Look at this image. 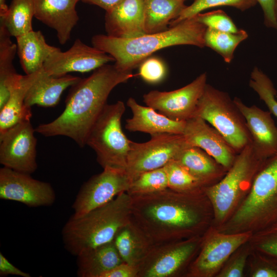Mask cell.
Listing matches in <instances>:
<instances>
[{"instance_id":"cell-44","label":"cell","mask_w":277,"mask_h":277,"mask_svg":"<svg viewBox=\"0 0 277 277\" xmlns=\"http://www.w3.org/2000/svg\"><path fill=\"white\" fill-rule=\"evenodd\" d=\"M253 277H277V270L265 267L258 269L253 274Z\"/></svg>"},{"instance_id":"cell-29","label":"cell","mask_w":277,"mask_h":277,"mask_svg":"<svg viewBox=\"0 0 277 277\" xmlns=\"http://www.w3.org/2000/svg\"><path fill=\"white\" fill-rule=\"evenodd\" d=\"M174 160L186 168L203 185L219 175L221 167L224 168L211 155L197 147L184 148Z\"/></svg>"},{"instance_id":"cell-39","label":"cell","mask_w":277,"mask_h":277,"mask_svg":"<svg viewBox=\"0 0 277 277\" xmlns=\"http://www.w3.org/2000/svg\"><path fill=\"white\" fill-rule=\"evenodd\" d=\"M267 235L260 245L265 253L277 259V222L271 225Z\"/></svg>"},{"instance_id":"cell-13","label":"cell","mask_w":277,"mask_h":277,"mask_svg":"<svg viewBox=\"0 0 277 277\" xmlns=\"http://www.w3.org/2000/svg\"><path fill=\"white\" fill-rule=\"evenodd\" d=\"M197 248V241L194 239L154 244L137 266V277L175 276Z\"/></svg>"},{"instance_id":"cell-30","label":"cell","mask_w":277,"mask_h":277,"mask_svg":"<svg viewBox=\"0 0 277 277\" xmlns=\"http://www.w3.org/2000/svg\"><path fill=\"white\" fill-rule=\"evenodd\" d=\"M34 17L33 0H12L7 13L0 17L11 36L16 37L32 30Z\"/></svg>"},{"instance_id":"cell-46","label":"cell","mask_w":277,"mask_h":277,"mask_svg":"<svg viewBox=\"0 0 277 277\" xmlns=\"http://www.w3.org/2000/svg\"><path fill=\"white\" fill-rule=\"evenodd\" d=\"M275 13L277 18V0L275 1Z\"/></svg>"},{"instance_id":"cell-18","label":"cell","mask_w":277,"mask_h":277,"mask_svg":"<svg viewBox=\"0 0 277 277\" xmlns=\"http://www.w3.org/2000/svg\"><path fill=\"white\" fill-rule=\"evenodd\" d=\"M144 0H122L106 11L105 29L109 36L131 38L146 34Z\"/></svg>"},{"instance_id":"cell-12","label":"cell","mask_w":277,"mask_h":277,"mask_svg":"<svg viewBox=\"0 0 277 277\" xmlns=\"http://www.w3.org/2000/svg\"><path fill=\"white\" fill-rule=\"evenodd\" d=\"M30 120L0 133V163L4 167L31 174L37 169L36 139Z\"/></svg>"},{"instance_id":"cell-26","label":"cell","mask_w":277,"mask_h":277,"mask_svg":"<svg viewBox=\"0 0 277 277\" xmlns=\"http://www.w3.org/2000/svg\"><path fill=\"white\" fill-rule=\"evenodd\" d=\"M113 241L123 262L137 266L153 245L131 220L118 231Z\"/></svg>"},{"instance_id":"cell-2","label":"cell","mask_w":277,"mask_h":277,"mask_svg":"<svg viewBox=\"0 0 277 277\" xmlns=\"http://www.w3.org/2000/svg\"><path fill=\"white\" fill-rule=\"evenodd\" d=\"M197 191L169 188L131 196L130 220L154 244L178 241L194 233L202 223Z\"/></svg>"},{"instance_id":"cell-22","label":"cell","mask_w":277,"mask_h":277,"mask_svg":"<svg viewBox=\"0 0 277 277\" xmlns=\"http://www.w3.org/2000/svg\"><path fill=\"white\" fill-rule=\"evenodd\" d=\"M81 78L70 74L55 76L47 74L43 68L37 79L28 90L25 106L50 107L56 105L62 94L67 88L78 83Z\"/></svg>"},{"instance_id":"cell-23","label":"cell","mask_w":277,"mask_h":277,"mask_svg":"<svg viewBox=\"0 0 277 277\" xmlns=\"http://www.w3.org/2000/svg\"><path fill=\"white\" fill-rule=\"evenodd\" d=\"M16 39L17 54L26 74L41 70L49 57L60 49L47 44L39 30H32Z\"/></svg>"},{"instance_id":"cell-28","label":"cell","mask_w":277,"mask_h":277,"mask_svg":"<svg viewBox=\"0 0 277 277\" xmlns=\"http://www.w3.org/2000/svg\"><path fill=\"white\" fill-rule=\"evenodd\" d=\"M11 36L5 26L0 23V109L6 103L22 75L16 72L13 64L17 47Z\"/></svg>"},{"instance_id":"cell-4","label":"cell","mask_w":277,"mask_h":277,"mask_svg":"<svg viewBox=\"0 0 277 277\" xmlns=\"http://www.w3.org/2000/svg\"><path fill=\"white\" fill-rule=\"evenodd\" d=\"M132 202V196L124 192L82 216L72 215L62 231L65 248L77 256L113 241L118 231L130 221Z\"/></svg>"},{"instance_id":"cell-15","label":"cell","mask_w":277,"mask_h":277,"mask_svg":"<svg viewBox=\"0 0 277 277\" xmlns=\"http://www.w3.org/2000/svg\"><path fill=\"white\" fill-rule=\"evenodd\" d=\"M114 61L110 55L77 38L68 50L54 52L44 64L43 70L48 75L60 76L70 72L95 70Z\"/></svg>"},{"instance_id":"cell-16","label":"cell","mask_w":277,"mask_h":277,"mask_svg":"<svg viewBox=\"0 0 277 277\" xmlns=\"http://www.w3.org/2000/svg\"><path fill=\"white\" fill-rule=\"evenodd\" d=\"M190 146L199 147L214 158L225 169L232 165L237 153L214 127L199 116L186 121L182 134Z\"/></svg>"},{"instance_id":"cell-7","label":"cell","mask_w":277,"mask_h":277,"mask_svg":"<svg viewBox=\"0 0 277 277\" xmlns=\"http://www.w3.org/2000/svg\"><path fill=\"white\" fill-rule=\"evenodd\" d=\"M265 160L258 154L251 143L237 154L225 176L206 189L218 220L227 215L242 191L251 186Z\"/></svg>"},{"instance_id":"cell-42","label":"cell","mask_w":277,"mask_h":277,"mask_svg":"<svg viewBox=\"0 0 277 277\" xmlns=\"http://www.w3.org/2000/svg\"><path fill=\"white\" fill-rule=\"evenodd\" d=\"M245 256H241L234 261V262L224 271L220 276L224 277L242 276L245 264Z\"/></svg>"},{"instance_id":"cell-14","label":"cell","mask_w":277,"mask_h":277,"mask_svg":"<svg viewBox=\"0 0 277 277\" xmlns=\"http://www.w3.org/2000/svg\"><path fill=\"white\" fill-rule=\"evenodd\" d=\"M0 199L37 207L51 206L56 195L50 183L34 179L30 174L3 167L0 169Z\"/></svg>"},{"instance_id":"cell-33","label":"cell","mask_w":277,"mask_h":277,"mask_svg":"<svg viewBox=\"0 0 277 277\" xmlns=\"http://www.w3.org/2000/svg\"><path fill=\"white\" fill-rule=\"evenodd\" d=\"M168 188L164 167L141 174L131 183L126 191L131 196L151 193Z\"/></svg>"},{"instance_id":"cell-11","label":"cell","mask_w":277,"mask_h":277,"mask_svg":"<svg viewBox=\"0 0 277 277\" xmlns=\"http://www.w3.org/2000/svg\"><path fill=\"white\" fill-rule=\"evenodd\" d=\"M204 72L188 85L170 91L152 90L143 95L146 105L174 121H184L194 116L198 102L207 85Z\"/></svg>"},{"instance_id":"cell-48","label":"cell","mask_w":277,"mask_h":277,"mask_svg":"<svg viewBox=\"0 0 277 277\" xmlns=\"http://www.w3.org/2000/svg\"><path fill=\"white\" fill-rule=\"evenodd\" d=\"M276 98H277V95H276Z\"/></svg>"},{"instance_id":"cell-5","label":"cell","mask_w":277,"mask_h":277,"mask_svg":"<svg viewBox=\"0 0 277 277\" xmlns=\"http://www.w3.org/2000/svg\"><path fill=\"white\" fill-rule=\"evenodd\" d=\"M125 111L122 101L107 104L87 136L86 144L94 151L103 168L125 170L131 140L122 128L121 119Z\"/></svg>"},{"instance_id":"cell-1","label":"cell","mask_w":277,"mask_h":277,"mask_svg":"<svg viewBox=\"0 0 277 277\" xmlns=\"http://www.w3.org/2000/svg\"><path fill=\"white\" fill-rule=\"evenodd\" d=\"M133 76L132 72L105 64L71 87L61 114L54 121L38 126L35 131L45 136H66L81 147L105 105L111 91Z\"/></svg>"},{"instance_id":"cell-43","label":"cell","mask_w":277,"mask_h":277,"mask_svg":"<svg viewBox=\"0 0 277 277\" xmlns=\"http://www.w3.org/2000/svg\"><path fill=\"white\" fill-rule=\"evenodd\" d=\"M122 0H82L85 3L97 6L107 11L118 4Z\"/></svg>"},{"instance_id":"cell-6","label":"cell","mask_w":277,"mask_h":277,"mask_svg":"<svg viewBox=\"0 0 277 277\" xmlns=\"http://www.w3.org/2000/svg\"><path fill=\"white\" fill-rule=\"evenodd\" d=\"M195 116L216 129L237 153L251 143L244 116L226 92L207 84L197 104Z\"/></svg>"},{"instance_id":"cell-45","label":"cell","mask_w":277,"mask_h":277,"mask_svg":"<svg viewBox=\"0 0 277 277\" xmlns=\"http://www.w3.org/2000/svg\"><path fill=\"white\" fill-rule=\"evenodd\" d=\"M8 7L6 0H0V17L4 16L7 13Z\"/></svg>"},{"instance_id":"cell-19","label":"cell","mask_w":277,"mask_h":277,"mask_svg":"<svg viewBox=\"0 0 277 277\" xmlns=\"http://www.w3.org/2000/svg\"><path fill=\"white\" fill-rule=\"evenodd\" d=\"M34 17L56 32L60 44L70 39L79 17L76 10L82 0H33Z\"/></svg>"},{"instance_id":"cell-47","label":"cell","mask_w":277,"mask_h":277,"mask_svg":"<svg viewBox=\"0 0 277 277\" xmlns=\"http://www.w3.org/2000/svg\"><path fill=\"white\" fill-rule=\"evenodd\" d=\"M184 1H187V0H184Z\"/></svg>"},{"instance_id":"cell-34","label":"cell","mask_w":277,"mask_h":277,"mask_svg":"<svg viewBox=\"0 0 277 277\" xmlns=\"http://www.w3.org/2000/svg\"><path fill=\"white\" fill-rule=\"evenodd\" d=\"M249 86L266 104L271 114L277 118V91L271 79L260 69L254 67L250 74Z\"/></svg>"},{"instance_id":"cell-21","label":"cell","mask_w":277,"mask_h":277,"mask_svg":"<svg viewBox=\"0 0 277 277\" xmlns=\"http://www.w3.org/2000/svg\"><path fill=\"white\" fill-rule=\"evenodd\" d=\"M127 104L132 113V117L126 120L125 128L127 130L150 135L183 133L186 122L170 119L149 106H142L133 97L128 98Z\"/></svg>"},{"instance_id":"cell-31","label":"cell","mask_w":277,"mask_h":277,"mask_svg":"<svg viewBox=\"0 0 277 277\" xmlns=\"http://www.w3.org/2000/svg\"><path fill=\"white\" fill-rule=\"evenodd\" d=\"M248 37L247 32L243 29L230 32L207 28L204 34V44L205 47L220 54L225 63L230 64L234 57L236 48Z\"/></svg>"},{"instance_id":"cell-38","label":"cell","mask_w":277,"mask_h":277,"mask_svg":"<svg viewBox=\"0 0 277 277\" xmlns=\"http://www.w3.org/2000/svg\"><path fill=\"white\" fill-rule=\"evenodd\" d=\"M256 1L263 11L265 25L268 28L277 30V18L275 13L276 0Z\"/></svg>"},{"instance_id":"cell-24","label":"cell","mask_w":277,"mask_h":277,"mask_svg":"<svg viewBox=\"0 0 277 277\" xmlns=\"http://www.w3.org/2000/svg\"><path fill=\"white\" fill-rule=\"evenodd\" d=\"M42 70L31 74L22 75L12 89L6 103L0 109V133L21 122L30 120L31 108L25 106V98L28 90Z\"/></svg>"},{"instance_id":"cell-41","label":"cell","mask_w":277,"mask_h":277,"mask_svg":"<svg viewBox=\"0 0 277 277\" xmlns=\"http://www.w3.org/2000/svg\"><path fill=\"white\" fill-rule=\"evenodd\" d=\"M9 275H17L22 277H31V275L18 269L13 265L1 252L0 253V276H6Z\"/></svg>"},{"instance_id":"cell-10","label":"cell","mask_w":277,"mask_h":277,"mask_svg":"<svg viewBox=\"0 0 277 277\" xmlns=\"http://www.w3.org/2000/svg\"><path fill=\"white\" fill-rule=\"evenodd\" d=\"M125 170L106 167L92 176L81 187L72 208L74 216H80L102 206L118 194L126 192L130 185Z\"/></svg>"},{"instance_id":"cell-40","label":"cell","mask_w":277,"mask_h":277,"mask_svg":"<svg viewBox=\"0 0 277 277\" xmlns=\"http://www.w3.org/2000/svg\"><path fill=\"white\" fill-rule=\"evenodd\" d=\"M138 267L123 262L104 273L102 277H137Z\"/></svg>"},{"instance_id":"cell-37","label":"cell","mask_w":277,"mask_h":277,"mask_svg":"<svg viewBox=\"0 0 277 277\" xmlns=\"http://www.w3.org/2000/svg\"><path fill=\"white\" fill-rule=\"evenodd\" d=\"M138 67V74L144 81L150 84L160 82L166 75L165 65L157 57H148Z\"/></svg>"},{"instance_id":"cell-20","label":"cell","mask_w":277,"mask_h":277,"mask_svg":"<svg viewBox=\"0 0 277 277\" xmlns=\"http://www.w3.org/2000/svg\"><path fill=\"white\" fill-rule=\"evenodd\" d=\"M248 233L216 234L209 239L192 263L190 274L205 275L212 272L249 238Z\"/></svg>"},{"instance_id":"cell-27","label":"cell","mask_w":277,"mask_h":277,"mask_svg":"<svg viewBox=\"0 0 277 277\" xmlns=\"http://www.w3.org/2000/svg\"><path fill=\"white\" fill-rule=\"evenodd\" d=\"M184 0H144L145 30L151 34L168 29L186 7Z\"/></svg>"},{"instance_id":"cell-36","label":"cell","mask_w":277,"mask_h":277,"mask_svg":"<svg viewBox=\"0 0 277 277\" xmlns=\"http://www.w3.org/2000/svg\"><path fill=\"white\" fill-rule=\"evenodd\" d=\"M195 16L207 28L230 32H235L239 30L231 18L221 10L200 13Z\"/></svg>"},{"instance_id":"cell-3","label":"cell","mask_w":277,"mask_h":277,"mask_svg":"<svg viewBox=\"0 0 277 277\" xmlns=\"http://www.w3.org/2000/svg\"><path fill=\"white\" fill-rule=\"evenodd\" d=\"M206 29L194 16L160 32L127 39L96 34L92 37L91 43L93 46L112 56L120 70L132 72L161 49L177 45L204 47Z\"/></svg>"},{"instance_id":"cell-32","label":"cell","mask_w":277,"mask_h":277,"mask_svg":"<svg viewBox=\"0 0 277 277\" xmlns=\"http://www.w3.org/2000/svg\"><path fill=\"white\" fill-rule=\"evenodd\" d=\"M256 4V0H194L190 5L186 6L179 17L170 22L169 27H171L181 22L194 17L208 9L228 6L244 11L253 7Z\"/></svg>"},{"instance_id":"cell-9","label":"cell","mask_w":277,"mask_h":277,"mask_svg":"<svg viewBox=\"0 0 277 277\" xmlns=\"http://www.w3.org/2000/svg\"><path fill=\"white\" fill-rule=\"evenodd\" d=\"M187 146L183 135L179 134H152L144 143L130 141L125 168L130 182L145 172L164 167Z\"/></svg>"},{"instance_id":"cell-17","label":"cell","mask_w":277,"mask_h":277,"mask_svg":"<svg viewBox=\"0 0 277 277\" xmlns=\"http://www.w3.org/2000/svg\"><path fill=\"white\" fill-rule=\"evenodd\" d=\"M233 101L244 116L251 144L258 154L266 159L277 152V127L269 111L256 105L248 106L235 97Z\"/></svg>"},{"instance_id":"cell-25","label":"cell","mask_w":277,"mask_h":277,"mask_svg":"<svg viewBox=\"0 0 277 277\" xmlns=\"http://www.w3.org/2000/svg\"><path fill=\"white\" fill-rule=\"evenodd\" d=\"M77 276L102 277L124 262L112 241L77 256Z\"/></svg>"},{"instance_id":"cell-35","label":"cell","mask_w":277,"mask_h":277,"mask_svg":"<svg viewBox=\"0 0 277 277\" xmlns=\"http://www.w3.org/2000/svg\"><path fill=\"white\" fill-rule=\"evenodd\" d=\"M168 188L178 191H197L203 185L186 168L175 160L168 163L164 167Z\"/></svg>"},{"instance_id":"cell-8","label":"cell","mask_w":277,"mask_h":277,"mask_svg":"<svg viewBox=\"0 0 277 277\" xmlns=\"http://www.w3.org/2000/svg\"><path fill=\"white\" fill-rule=\"evenodd\" d=\"M254 220L264 226L277 222V152L263 162L233 221L244 223Z\"/></svg>"}]
</instances>
